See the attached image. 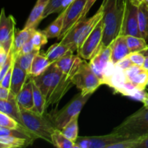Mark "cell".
Instances as JSON below:
<instances>
[{"label": "cell", "mask_w": 148, "mask_h": 148, "mask_svg": "<svg viewBox=\"0 0 148 148\" xmlns=\"http://www.w3.org/2000/svg\"><path fill=\"white\" fill-rule=\"evenodd\" d=\"M127 1V0L103 1L101 7L103 9V31L100 48L110 46L121 35Z\"/></svg>", "instance_id": "6da1fadb"}, {"label": "cell", "mask_w": 148, "mask_h": 148, "mask_svg": "<svg viewBox=\"0 0 148 148\" xmlns=\"http://www.w3.org/2000/svg\"><path fill=\"white\" fill-rule=\"evenodd\" d=\"M20 109L25 128L37 139H42L52 144V134L57 128L51 119L31 110L23 108Z\"/></svg>", "instance_id": "7a4b0ae2"}, {"label": "cell", "mask_w": 148, "mask_h": 148, "mask_svg": "<svg viewBox=\"0 0 148 148\" xmlns=\"http://www.w3.org/2000/svg\"><path fill=\"white\" fill-rule=\"evenodd\" d=\"M126 139H140L148 135V109L143 106L141 108L125 119L113 130Z\"/></svg>", "instance_id": "3957f363"}, {"label": "cell", "mask_w": 148, "mask_h": 148, "mask_svg": "<svg viewBox=\"0 0 148 148\" xmlns=\"http://www.w3.org/2000/svg\"><path fill=\"white\" fill-rule=\"evenodd\" d=\"M103 9L100 7L94 15L89 18H85L82 21L77 23L64 36L60 43L62 44L68 45L73 51H77L82 43L88 38L90 33L92 31L98 22L102 19Z\"/></svg>", "instance_id": "277c9868"}, {"label": "cell", "mask_w": 148, "mask_h": 148, "mask_svg": "<svg viewBox=\"0 0 148 148\" xmlns=\"http://www.w3.org/2000/svg\"><path fill=\"white\" fill-rule=\"evenodd\" d=\"M92 94L82 95L81 92L77 94L62 109L51 116L50 118L58 130H61L71 119L79 116L84 106L90 99Z\"/></svg>", "instance_id": "5b68a950"}, {"label": "cell", "mask_w": 148, "mask_h": 148, "mask_svg": "<svg viewBox=\"0 0 148 148\" xmlns=\"http://www.w3.org/2000/svg\"><path fill=\"white\" fill-rule=\"evenodd\" d=\"M72 81L74 85L80 90L82 95L92 94L103 85L102 81L94 73L89 63L85 60L81 61Z\"/></svg>", "instance_id": "8992f818"}, {"label": "cell", "mask_w": 148, "mask_h": 148, "mask_svg": "<svg viewBox=\"0 0 148 148\" xmlns=\"http://www.w3.org/2000/svg\"><path fill=\"white\" fill-rule=\"evenodd\" d=\"M62 75L63 73L62 71L54 63H52L41 75L32 77L33 82L46 98V101H47L52 95L53 90L59 84Z\"/></svg>", "instance_id": "52a82bcc"}, {"label": "cell", "mask_w": 148, "mask_h": 148, "mask_svg": "<svg viewBox=\"0 0 148 148\" xmlns=\"http://www.w3.org/2000/svg\"><path fill=\"white\" fill-rule=\"evenodd\" d=\"M103 25L101 19L78 49V56L85 60L90 59L99 49L103 38Z\"/></svg>", "instance_id": "ba28073f"}, {"label": "cell", "mask_w": 148, "mask_h": 148, "mask_svg": "<svg viewBox=\"0 0 148 148\" xmlns=\"http://www.w3.org/2000/svg\"><path fill=\"white\" fill-rule=\"evenodd\" d=\"M125 140L128 139L116 133L111 132L103 136L78 137L75 144L76 148H108L111 145Z\"/></svg>", "instance_id": "9c48e42d"}, {"label": "cell", "mask_w": 148, "mask_h": 148, "mask_svg": "<svg viewBox=\"0 0 148 148\" xmlns=\"http://www.w3.org/2000/svg\"><path fill=\"white\" fill-rule=\"evenodd\" d=\"M15 25L14 17L6 15L4 9H1L0 12V43L7 53L12 47L16 30Z\"/></svg>", "instance_id": "30bf717a"}, {"label": "cell", "mask_w": 148, "mask_h": 148, "mask_svg": "<svg viewBox=\"0 0 148 148\" xmlns=\"http://www.w3.org/2000/svg\"><path fill=\"white\" fill-rule=\"evenodd\" d=\"M121 35L141 37L138 25V6L127 0Z\"/></svg>", "instance_id": "8fae6325"}, {"label": "cell", "mask_w": 148, "mask_h": 148, "mask_svg": "<svg viewBox=\"0 0 148 148\" xmlns=\"http://www.w3.org/2000/svg\"><path fill=\"white\" fill-rule=\"evenodd\" d=\"M111 46L100 48L99 50L90 60L89 64L94 73L102 81L103 85V79L108 65L111 63Z\"/></svg>", "instance_id": "7c38bea8"}, {"label": "cell", "mask_w": 148, "mask_h": 148, "mask_svg": "<svg viewBox=\"0 0 148 148\" xmlns=\"http://www.w3.org/2000/svg\"><path fill=\"white\" fill-rule=\"evenodd\" d=\"M79 66H77L76 68H75V69H74L72 72H69V73H63L59 84H58L57 86L56 87L55 90H53L52 95H51L50 98L46 101V108H49L50 106L59 103V102L62 100V98L64 96L65 94L69 90L70 88H72V87L73 86V85H75L73 83L72 79H73L74 75L76 73Z\"/></svg>", "instance_id": "4fadbf2b"}, {"label": "cell", "mask_w": 148, "mask_h": 148, "mask_svg": "<svg viewBox=\"0 0 148 148\" xmlns=\"http://www.w3.org/2000/svg\"><path fill=\"white\" fill-rule=\"evenodd\" d=\"M124 75L137 89L145 90L148 82V71L143 66L134 64L131 67L124 70Z\"/></svg>", "instance_id": "5bb4252c"}, {"label": "cell", "mask_w": 148, "mask_h": 148, "mask_svg": "<svg viewBox=\"0 0 148 148\" xmlns=\"http://www.w3.org/2000/svg\"><path fill=\"white\" fill-rule=\"evenodd\" d=\"M0 112L12 117L22 127H24L22 121L20 106L16 100V96L12 92L8 99H0Z\"/></svg>", "instance_id": "9a60e30c"}, {"label": "cell", "mask_w": 148, "mask_h": 148, "mask_svg": "<svg viewBox=\"0 0 148 148\" xmlns=\"http://www.w3.org/2000/svg\"><path fill=\"white\" fill-rule=\"evenodd\" d=\"M111 46V62L114 64L118 63L120 60L124 59L131 53L129 49L125 36H122V35L119 36L112 42Z\"/></svg>", "instance_id": "2e32d148"}, {"label": "cell", "mask_w": 148, "mask_h": 148, "mask_svg": "<svg viewBox=\"0 0 148 148\" xmlns=\"http://www.w3.org/2000/svg\"><path fill=\"white\" fill-rule=\"evenodd\" d=\"M16 100L20 108L34 111V101L33 93V81L30 78L25 83L24 86L16 95Z\"/></svg>", "instance_id": "e0dca14e"}, {"label": "cell", "mask_w": 148, "mask_h": 148, "mask_svg": "<svg viewBox=\"0 0 148 148\" xmlns=\"http://www.w3.org/2000/svg\"><path fill=\"white\" fill-rule=\"evenodd\" d=\"M30 75L25 70H23L20 65L14 59V64H13L11 84H10V91L14 95H17L19 93L25 83L27 82V79Z\"/></svg>", "instance_id": "ac0fdd59"}, {"label": "cell", "mask_w": 148, "mask_h": 148, "mask_svg": "<svg viewBox=\"0 0 148 148\" xmlns=\"http://www.w3.org/2000/svg\"><path fill=\"white\" fill-rule=\"evenodd\" d=\"M50 0H37L25 24V28H36L43 20V14Z\"/></svg>", "instance_id": "d6986e66"}, {"label": "cell", "mask_w": 148, "mask_h": 148, "mask_svg": "<svg viewBox=\"0 0 148 148\" xmlns=\"http://www.w3.org/2000/svg\"><path fill=\"white\" fill-rule=\"evenodd\" d=\"M81 61L82 59H80V56L75 55L73 51L70 50L59 60L54 62V64L62 71V73L68 74L79 66Z\"/></svg>", "instance_id": "ffe728a7"}, {"label": "cell", "mask_w": 148, "mask_h": 148, "mask_svg": "<svg viewBox=\"0 0 148 148\" xmlns=\"http://www.w3.org/2000/svg\"><path fill=\"white\" fill-rule=\"evenodd\" d=\"M36 30V28H32V27H30V28H25L24 27L21 30H15L12 45L14 56L18 54L23 45L31 38L32 36Z\"/></svg>", "instance_id": "44dd1931"}, {"label": "cell", "mask_w": 148, "mask_h": 148, "mask_svg": "<svg viewBox=\"0 0 148 148\" xmlns=\"http://www.w3.org/2000/svg\"><path fill=\"white\" fill-rule=\"evenodd\" d=\"M138 25L141 37L148 40V4L145 1L138 6Z\"/></svg>", "instance_id": "7402d4cb"}, {"label": "cell", "mask_w": 148, "mask_h": 148, "mask_svg": "<svg viewBox=\"0 0 148 148\" xmlns=\"http://www.w3.org/2000/svg\"><path fill=\"white\" fill-rule=\"evenodd\" d=\"M51 64V63L47 59L46 55L40 54V52H39L33 59V63L31 65L30 76L36 77L41 75L43 72H44L47 69V68Z\"/></svg>", "instance_id": "603a6c76"}, {"label": "cell", "mask_w": 148, "mask_h": 148, "mask_svg": "<svg viewBox=\"0 0 148 148\" xmlns=\"http://www.w3.org/2000/svg\"><path fill=\"white\" fill-rule=\"evenodd\" d=\"M65 10L59 14L57 18L52 23H51L44 30L43 33L46 34L48 38H59L64 25V20Z\"/></svg>", "instance_id": "cb8c5ba5"}, {"label": "cell", "mask_w": 148, "mask_h": 148, "mask_svg": "<svg viewBox=\"0 0 148 148\" xmlns=\"http://www.w3.org/2000/svg\"><path fill=\"white\" fill-rule=\"evenodd\" d=\"M70 50L71 48L68 45L62 44L61 43H54L49 47L45 55L52 64L59 60L60 58H62L64 55L66 54Z\"/></svg>", "instance_id": "d4e9b609"}, {"label": "cell", "mask_w": 148, "mask_h": 148, "mask_svg": "<svg viewBox=\"0 0 148 148\" xmlns=\"http://www.w3.org/2000/svg\"><path fill=\"white\" fill-rule=\"evenodd\" d=\"M32 81H33V101H34V107L35 110L34 111H36L38 114L43 115L45 112L46 108V98L41 91L40 90L37 85H36L33 80L32 78Z\"/></svg>", "instance_id": "484cf974"}, {"label": "cell", "mask_w": 148, "mask_h": 148, "mask_svg": "<svg viewBox=\"0 0 148 148\" xmlns=\"http://www.w3.org/2000/svg\"><path fill=\"white\" fill-rule=\"evenodd\" d=\"M52 145L59 148H76L75 143L65 137L61 130L56 129L51 136Z\"/></svg>", "instance_id": "4316f807"}, {"label": "cell", "mask_w": 148, "mask_h": 148, "mask_svg": "<svg viewBox=\"0 0 148 148\" xmlns=\"http://www.w3.org/2000/svg\"><path fill=\"white\" fill-rule=\"evenodd\" d=\"M78 118L79 116H75L61 130L62 134L73 143L78 137Z\"/></svg>", "instance_id": "83f0119b"}, {"label": "cell", "mask_w": 148, "mask_h": 148, "mask_svg": "<svg viewBox=\"0 0 148 148\" xmlns=\"http://www.w3.org/2000/svg\"><path fill=\"white\" fill-rule=\"evenodd\" d=\"M39 52H40V51L34 50L33 51L30 52V53L14 56V59H15V61L17 62V64L20 65V67L30 75L33 59L36 56V55L38 54Z\"/></svg>", "instance_id": "f1b7e54d"}, {"label": "cell", "mask_w": 148, "mask_h": 148, "mask_svg": "<svg viewBox=\"0 0 148 148\" xmlns=\"http://www.w3.org/2000/svg\"><path fill=\"white\" fill-rule=\"evenodd\" d=\"M0 142L10 148L27 147L33 143L30 140L15 136H0Z\"/></svg>", "instance_id": "f546056e"}, {"label": "cell", "mask_w": 148, "mask_h": 148, "mask_svg": "<svg viewBox=\"0 0 148 148\" xmlns=\"http://www.w3.org/2000/svg\"><path fill=\"white\" fill-rule=\"evenodd\" d=\"M130 52H140L148 46L145 39L134 36H125Z\"/></svg>", "instance_id": "4dcf8cb0"}, {"label": "cell", "mask_w": 148, "mask_h": 148, "mask_svg": "<svg viewBox=\"0 0 148 148\" xmlns=\"http://www.w3.org/2000/svg\"><path fill=\"white\" fill-rule=\"evenodd\" d=\"M0 136H15V137L27 139L33 143L34 140H37V138L33 134L26 130H12V129H8L2 127H0Z\"/></svg>", "instance_id": "1f68e13d"}, {"label": "cell", "mask_w": 148, "mask_h": 148, "mask_svg": "<svg viewBox=\"0 0 148 148\" xmlns=\"http://www.w3.org/2000/svg\"><path fill=\"white\" fill-rule=\"evenodd\" d=\"M0 127L12 130H26L12 117L2 112H0Z\"/></svg>", "instance_id": "d6a6232c"}, {"label": "cell", "mask_w": 148, "mask_h": 148, "mask_svg": "<svg viewBox=\"0 0 148 148\" xmlns=\"http://www.w3.org/2000/svg\"><path fill=\"white\" fill-rule=\"evenodd\" d=\"M66 0H50L46 6L43 14V19L46 18L51 14L62 12V7Z\"/></svg>", "instance_id": "836d02e7"}, {"label": "cell", "mask_w": 148, "mask_h": 148, "mask_svg": "<svg viewBox=\"0 0 148 148\" xmlns=\"http://www.w3.org/2000/svg\"><path fill=\"white\" fill-rule=\"evenodd\" d=\"M31 40L36 50L40 51L42 46L46 45L48 42V37L43 30H36L31 37Z\"/></svg>", "instance_id": "e575fe53"}, {"label": "cell", "mask_w": 148, "mask_h": 148, "mask_svg": "<svg viewBox=\"0 0 148 148\" xmlns=\"http://www.w3.org/2000/svg\"><path fill=\"white\" fill-rule=\"evenodd\" d=\"M128 57L130 58V60L134 64L140 66H143L145 59V56L143 53H140V52H132V53H130L128 55Z\"/></svg>", "instance_id": "d590c367"}, {"label": "cell", "mask_w": 148, "mask_h": 148, "mask_svg": "<svg viewBox=\"0 0 148 148\" xmlns=\"http://www.w3.org/2000/svg\"><path fill=\"white\" fill-rule=\"evenodd\" d=\"M133 65H134V64L132 63V62L130 60V59L127 56L126 57H124V59H121V60H120L118 63L116 64L115 66L116 67L119 68V69H122V70H125V69L131 67Z\"/></svg>", "instance_id": "8d00e7d4"}, {"label": "cell", "mask_w": 148, "mask_h": 148, "mask_svg": "<svg viewBox=\"0 0 148 148\" xmlns=\"http://www.w3.org/2000/svg\"><path fill=\"white\" fill-rule=\"evenodd\" d=\"M13 64L12 66L10 67V69H9L8 72H7V74L5 75V76L4 77V78L2 79V80L0 82V85L1 86L4 87L6 88H10V84H11V79H12V69H13Z\"/></svg>", "instance_id": "74e56055"}, {"label": "cell", "mask_w": 148, "mask_h": 148, "mask_svg": "<svg viewBox=\"0 0 148 148\" xmlns=\"http://www.w3.org/2000/svg\"><path fill=\"white\" fill-rule=\"evenodd\" d=\"M34 50H36V49H35L34 46H33V42H32L31 38H30V40H27V41L23 45V47H22V49H20V52H19L18 54H17V56H18V55L25 54V53H30V52L33 51Z\"/></svg>", "instance_id": "f35d334b"}, {"label": "cell", "mask_w": 148, "mask_h": 148, "mask_svg": "<svg viewBox=\"0 0 148 148\" xmlns=\"http://www.w3.org/2000/svg\"><path fill=\"white\" fill-rule=\"evenodd\" d=\"M95 1H96V0H88L86 5H85V10H84L83 12H82V15H81L80 18H79V21H78L77 23H78L79 22L82 21V20H84V19L86 18L87 14H88V13L89 12L90 10V8L92 7V6L95 4Z\"/></svg>", "instance_id": "ab89813d"}, {"label": "cell", "mask_w": 148, "mask_h": 148, "mask_svg": "<svg viewBox=\"0 0 148 148\" xmlns=\"http://www.w3.org/2000/svg\"><path fill=\"white\" fill-rule=\"evenodd\" d=\"M134 148H148V135L137 139Z\"/></svg>", "instance_id": "60d3db41"}, {"label": "cell", "mask_w": 148, "mask_h": 148, "mask_svg": "<svg viewBox=\"0 0 148 148\" xmlns=\"http://www.w3.org/2000/svg\"><path fill=\"white\" fill-rule=\"evenodd\" d=\"M11 94V91L8 88L1 86L0 85V99H8Z\"/></svg>", "instance_id": "b9f144b4"}, {"label": "cell", "mask_w": 148, "mask_h": 148, "mask_svg": "<svg viewBox=\"0 0 148 148\" xmlns=\"http://www.w3.org/2000/svg\"><path fill=\"white\" fill-rule=\"evenodd\" d=\"M8 53H7L4 50V48L1 46V48L0 49V67H1L7 61V57H8Z\"/></svg>", "instance_id": "7bdbcfd3"}, {"label": "cell", "mask_w": 148, "mask_h": 148, "mask_svg": "<svg viewBox=\"0 0 148 148\" xmlns=\"http://www.w3.org/2000/svg\"><path fill=\"white\" fill-rule=\"evenodd\" d=\"M141 101L143 102L144 106L146 107L148 109V92H145V95Z\"/></svg>", "instance_id": "ee69618b"}, {"label": "cell", "mask_w": 148, "mask_h": 148, "mask_svg": "<svg viewBox=\"0 0 148 148\" xmlns=\"http://www.w3.org/2000/svg\"><path fill=\"white\" fill-rule=\"evenodd\" d=\"M130 1H131L132 3H133L134 4H135V5L139 6L140 4L145 2V0H130Z\"/></svg>", "instance_id": "f6af8a7d"}, {"label": "cell", "mask_w": 148, "mask_h": 148, "mask_svg": "<svg viewBox=\"0 0 148 148\" xmlns=\"http://www.w3.org/2000/svg\"><path fill=\"white\" fill-rule=\"evenodd\" d=\"M143 67L144 68V69H145L147 71H148V56L145 57V62H144V64H143Z\"/></svg>", "instance_id": "bcb514c9"}, {"label": "cell", "mask_w": 148, "mask_h": 148, "mask_svg": "<svg viewBox=\"0 0 148 148\" xmlns=\"http://www.w3.org/2000/svg\"><path fill=\"white\" fill-rule=\"evenodd\" d=\"M140 53H143V55H144L145 57H147V56H148V46L147 48H146L145 49H144L143 51H140Z\"/></svg>", "instance_id": "7dc6e473"}, {"label": "cell", "mask_w": 148, "mask_h": 148, "mask_svg": "<svg viewBox=\"0 0 148 148\" xmlns=\"http://www.w3.org/2000/svg\"><path fill=\"white\" fill-rule=\"evenodd\" d=\"M0 148H10V147H9V146H7V145L3 144V143H1V142H0Z\"/></svg>", "instance_id": "c3c4849f"}, {"label": "cell", "mask_w": 148, "mask_h": 148, "mask_svg": "<svg viewBox=\"0 0 148 148\" xmlns=\"http://www.w3.org/2000/svg\"><path fill=\"white\" fill-rule=\"evenodd\" d=\"M145 90H148V82H147V87H146V89Z\"/></svg>", "instance_id": "681fc988"}, {"label": "cell", "mask_w": 148, "mask_h": 148, "mask_svg": "<svg viewBox=\"0 0 148 148\" xmlns=\"http://www.w3.org/2000/svg\"><path fill=\"white\" fill-rule=\"evenodd\" d=\"M145 2L147 3V4H148V0H145Z\"/></svg>", "instance_id": "f907efd6"}, {"label": "cell", "mask_w": 148, "mask_h": 148, "mask_svg": "<svg viewBox=\"0 0 148 148\" xmlns=\"http://www.w3.org/2000/svg\"><path fill=\"white\" fill-rule=\"evenodd\" d=\"M1 43H0V49H1Z\"/></svg>", "instance_id": "816d5d0a"}, {"label": "cell", "mask_w": 148, "mask_h": 148, "mask_svg": "<svg viewBox=\"0 0 148 148\" xmlns=\"http://www.w3.org/2000/svg\"><path fill=\"white\" fill-rule=\"evenodd\" d=\"M0 69H1V67H0Z\"/></svg>", "instance_id": "f5cc1de1"}]
</instances>
